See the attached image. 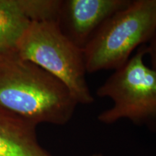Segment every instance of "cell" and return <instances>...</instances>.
Masks as SVG:
<instances>
[{"label": "cell", "mask_w": 156, "mask_h": 156, "mask_svg": "<svg viewBox=\"0 0 156 156\" xmlns=\"http://www.w3.org/2000/svg\"><path fill=\"white\" fill-rule=\"evenodd\" d=\"M15 53L57 78L78 104L94 102L86 80L83 50L62 33L56 21L31 23L17 43Z\"/></svg>", "instance_id": "3"}, {"label": "cell", "mask_w": 156, "mask_h": 156, "mask_svg": "<svg viewBox=\"0 0 156 156\" xmlns=\"http://www.w3.org/2000/svg\"><path fill=\"white\" fill-rule=\"evenodd\" d=\"M146 45L97 89L100 98L113 101L110 108L98 116L105 124L128 119L135 125L156 128V73L144 62Z\"/></svg>", "instance_id": "4"}, {"label": "cell", "mask_w": 156, "mask_h": 156, "mask_svg": "<svg viewBox=\"0 0 156 156\" xmlns=\"http://www.w3.org/2000/svg\"><path fill=\"white\" fill-rule=\"evenodd\" d=\"M90 156H103V154L100 153H93Z\"/></svg>", "instance_id": "9"}, {"label": "cell", "mask_w": 156, "mask_h": 156, "mask_svg": "<svg viewBox=\"0 0 156 156\" xmlns=\"http://www.w3.org/2000/svg\"><path fill=\"white\" fill-rule=\"evenodd\" d=\"M156 32V0H133L112 15L83 49L87 73L116 70Z\"/></svg>", "instance_id": "2"}, {"label": "cell", "mask_w": 156, "mask_h": 156, "mask_svg": "<svg viewBox=\"0 0 156 156\" xmlns=\"http://www.w3.org/2000/svg\"><path fill=\"white\" fill-rule=\"evenodd\" d=\"M131 0H62L57 23L62 33L84 49L107 20Z\"/></svg>", "instance_id": "5"}, {"label": "cell", "mask_w": 156, "mask_h": 156, "mask_svg": "<svg viewBox=\"0 0 156 156\" xmlns=\"http://www.w3.org/2000/svg\"><path fill=\"white\" fill-rule=\"evenodd\" d=\"M37 126L0 108V156H54L39 144Z\"/></svg>", "instance_id": "6"}, {"label": "cell", "mask_w": 156, "mask_h": 156, "mask_svg": "<svg viewBox=\"0 0 156 156\" xmlns=\"http://www.w3.org/2000/svg\"><path fill=\"white\" fill-rule=\"evenodd\" d=\"M146 51L151 58V69L156 73V32L148 44H146Z\"/></svg>", "instance_id": "8"}, {"label": "cell", "mask_w": 156, "mask_h": 156, "mask_svg": "<svg viewBox=\"0 0 156 156\" xmlns=\"http://www.w3.org/2000/svg\"><path fill=\"white\" fill-rule=\"evenodd\" d=\"M76 102L61 81L15 52L0 55V108L38 125L67 124Z\"/></svg>", "instance_id": "1"}, {"label": "cell", "mask_w": 156, "mask_h": 156, "mask_svg": "<svg viewBox=\"0 0 156 156\" xmlns=\"http://www.w3.org/2000/svg\"><path fill=\"white\" fill-rule=\"evenodd\" d=\"M31 23L20 0H0V55L15 52L17 43Z\"/></svg>", "instance_id": "7"}]
</instances>
